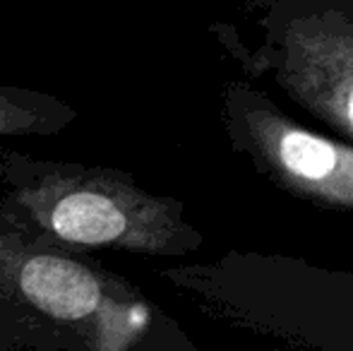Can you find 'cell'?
I'll return each instance as SVG.
<instances>
[{
    "label": "cell",
    "instance_id": "277c9868",
    "mask_svg": "<svg viewBox=\"0 0 353 351\" xmlns=\"http://www.w3.org/2000/svg\"><path fill=\"white\" fill-rule=\"evenodd\" d=\"M74 118L77 111L63 99L0 82V140L56 135L70 126Z\"/></svg>",
    "mask_w": 353,
    "mask_h": 351
},
{
    "label": "cell",
    "instance_id": "6da1fadb",
    "mask_svg": "<svg viewBox=\"0 0 353 351\" xmlns=\"http://www.w3.org/2000/svg\"><path fill=\"white\" fill-rule=\"evenodd\" d=\"M0 219L39 243L63 248L171 255L192 231L168 197L142 190L130 174L0 154Z\"/></svg>",
    "mask_w": 353,
    "mask_h": 351
},
{
    "label": "cell",
    "instance_id": "7a4b0ae2",
    "mask_svg": "<svg viewBox=\"0 0 353 351\" xmlns=\"http://www.w3.org/2000/svg\"><path fill=\"white\" fill-rule=\"evenodd\" d=\"M22 330L63 334L72 351H137L152 308L89 255L0 231V313Z\"/></svg>",
    "mask_w": 353,
    "mask_h": 351
},
{
    "label": "cell",
    "instance_id": "5b68a950",
    "mask_svg": "<svg viewBox=\"0 0 353 351\" xmlns=\"http://www.w3.org/2000/svg\"><path fill=\"white\" fill-rule=\"evenodd\" d=\"M346 113H349V123H351V128H353V89H351V94H349V103H346Z\"/></svg>",
    "mask_w": 353,
    "mask_h": 351
},
{
    "label": "cell",
    "instance_id": "3957f363",
    "mask_svg": "<svg viewBox=\"0 0 353 351\" xmlns=\"http://www.w3.org/2000/svg\"><path fill=\"white\" fill-rule=\"evenodd\" d=\"M270 150L283 171L307 188L339 200H353V152L288 126H274Z\"/></svg>",
    "mask_w": 353,
    "mask_h": 351
}]
</instances>
